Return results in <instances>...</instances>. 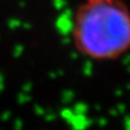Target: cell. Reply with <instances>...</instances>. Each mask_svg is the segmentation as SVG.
Segmentation results:
<instances>
[{
	"instance_id": "obj_1",
	"label": "cell",
	"mask_w": 130,
	"mask_h": 130,
	"mask_svg": "<svg viewBox=\"0 0 130 130\" xmlns=\"http://www.w3.org/2000/svg\"><path fill=\"white\" fill-rule=\"evenodd\" d=\"M71 42L86 59L112 63L130 52V7L124 0H82L71 19Z\"/></svg>"
}]
</instances>
